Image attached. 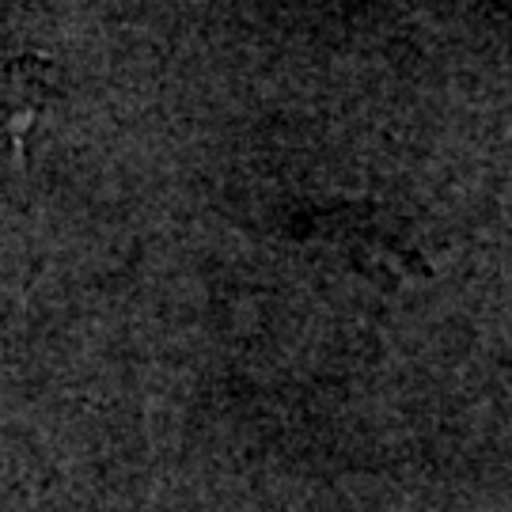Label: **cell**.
Instances as JSON below:
<instances>
[{"mask_svg":"<svg viewBox=\"0 0 512 512\" xmlns=\"http://www.w3.org/2000/svg\"><path fill=\"white\" fill-rule=\"evenodd\" d=\"M54 95V73L31 61V57H16L0 65V126H27L35 122L42 107Z\"/></svg>","mask_w":512,"mask_h":512,"instance_id":"1","label":"cell"}]
</instances>
